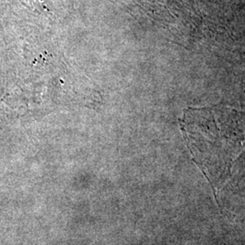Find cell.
I'll use <instances>...</instances> for the list:
<instances>
[{"mask_svg":"<svg viewBox=\"0 0 245 245\" xmlns=\"http://www.w3.org/2000/svg\"><path fill=\"white\" fill-rule=\"evenodd\" d=\"M180 124L193 161L212 187L222 184L245 151V113L224 106L189 108Z\"/></svg>","mask_w":245,"mask_h":245,"instance_id":"cell-1","label":"cell"}]
</instances>
